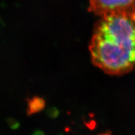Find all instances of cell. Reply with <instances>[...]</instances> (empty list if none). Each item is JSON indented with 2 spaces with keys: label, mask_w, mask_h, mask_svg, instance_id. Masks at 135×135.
<instances>
[{
  "label": "cell",
  "mask_w": 135,
  "mask_h": 135,
  "mask_svg": "<svg viewBox=\"0 0 135 135\" xmlns=\"http://www.w3.org/2000/svg\"><path fill=\"white\" fill-rule=\"evenodd\" d=\"M92 63L105 73L123 75L135 67V21L125 15L101 16L89 46Z\"/></svg>",
  "instance_id": "1"
},
{
  "label": "cell",
  "mask_w": 135,
  "mask_h": 135,
  "mask_svg": "<svg viewBox=\"0 0 135 135\" xmlns=\"http://www.w3.org/2000/svg\"><path fill=\"white\" fill-rule=\"evenodd\" d=\"M88 10L101 17L116 14L131 17L135 12V0H89Z\"/></svg>",
  "instance_id": "2"
},
{
  "label": "cell",
  "mask_w": 135,
  "mask_h": 135,
  "mask_svg": "<svg viewBox=\"0 0 135 135\" xmlns=\"http://www.w3.org/2000/svg\"><path fill=\"white\" fill-rule=\"evenodd\" d=\"M98 135H112V134H111V132H109V131H108V132H106V133H101V134H99Z\"/></svg>",
  "instance_id": "3"
},
{
  "label": "cell",
  "mask_w": 135,
  "mask_h": 135,
  "mask_svg": "<svg viewBox=\"0 0 135 135\" xmlns=\"http://www.w3.org/2000/svg\"><path fill=\"white\" fill-rule=\"evenodd\" d=\"M131 18H132V20H133V21H135V13H133L132 16H131Z\"/></svg>",
  "instance_id": "4"
}]
</instances>
